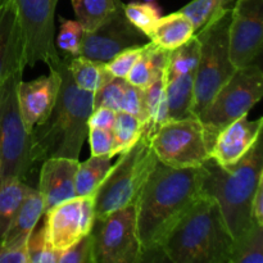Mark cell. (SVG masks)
<instances>
[{"mask_svg":"<svg viewBox=\"0 0 263 263\" xmlns=\"http://www.w3.org/2000/svg\"><path fill=\"white\" fill-rule=\"evenodd\" d=\"M112 166V157L109 156H91L85 162H79L74 176L77 197L95 194Z\"/></svg>","mask_w":263,"mask_h":263,"instance_id":"obj_25","label":"cell"},{"mask_svg":"<svg viewBox=\"0 0 263 263\" xmlns=\"http://www.w3.org/2000/svg\"><path fill=\"white\" fill-rule=\"evenodd\" d=\"M262 94L263 73L259 64L252 63L235 69L198 116L204 130L208 151L217 134L234 121L248 116L249 110L261 100Z\"/></svg>","mask_w":263,"mask_h":263,"instance_id":"obj_7","label":"cell"},{"mask_svg":"<svg viewBox=\"0 0 263 263\" xmlns=\"http://www.w3.org/2000/svg\"><path fill=\"white\" fill-rule=\"evenodd\" d=\"M87 139L90 143L91 156H109L113 158V139L112 130L105 128H89Z\"/></svg>","mask_w":263,"mask_h":263,"instance_id":"obj_39","label":"cell"},{"mask_svg":"<svg viewBox=\"0 0 263 263\" xmlns=\"http://www.w3.org/2000/svg\"><path fill=\"white\" fill-rule=\"evenodd\" d=\"M22 74L23 71L14 72L0 84V184L25 181L33 168L30 133L22 122L17 99Z\"/></svg>","mask_w":263,"mask_h":263,"instance_id":"obj_8","label":"cell"},{"mask_svg":"<svg viewBox=\"0 0 263 263\" xmlns=\"http://www.w3.org/2000/svg\"><path fill=\"white\" fill-rule=\"evenodd\" d=\"M195 35L192 22L181 12L161 17L149 35V40L166 50H175Z\"/></svg>","mask_w":263,"mask_h":263,"instance_id":"obj_21","label":"cell"},{"mask_svg":"<svg viewBox=\"0 0 263 263\" xmlns=\"http://www.w3.org/2000/svg\"><path fill=\"white\" fill-rule=\"evenodd\" d=\"M67 64L73 82L85 91H98L113 79L104 62L79 55L67 57Z\"/></svg>","mask_w":263,"mask_h":263,"instance_id":"obj_23","label":"cell"},{"mask_svg":"<svg viewBox=\"0 0 263 263\" xmlns=\"http://www.w3.org/2000/svg\"><path fill=\"white\" fill-rule=\"evenodd\" d=\"M58 263H97L91 233L85 235L66 251L61 252L58 256Z\"/></svg>","mask_w":263,"mask_h":263,"instance_id":"obj_36","label":"cell"},{"mask_svg":"<svg viewBox=\"0 0 263 263\" xmlns=\"http://www.w3.org/2000/svg\"><path fill=\"white\" fill-rule=\"evenodd\" d=\"M167 69L158 80L144 87V108H145V125L143 133L151 138L152 134L168 121V107L166 95Z\"/></svg>","mask_w":263,"mask_h":263,"instance_id":"obj_24","label":"cell"},{"mask_svg":"<svg viewBox=\"0 0 263 263\" xmlns=\"http://www.w3.org/2000/svg\"><path fill=\"white\" fill-rule=\"evenodd\" d=\"M95 194L64 200L44 212L43 223L50 248L66 251L91 231L95 222Z\"/></svg>","mask_w":263,"mask_h":263,"instance_id":"obj_12","label":"cell"},{"mask_svg":"<svg viewBox=\"0 0 263 263\" xmlns=\"http://www.w3.org/2000/svg\"><path fill=\"white\" fill-rule=\"evenodd\" d=\"M149 140L157 159L174 168L200 167L210 159L204 130L195 116L168 120Z\"/></svg>","mask_w":263,"mask_h":263,"instance_id":"obj_9","label":"cell"},{"mask_svg":"<svg viewBox=\"0 0 263 263\" xmlns=\"http://www.w3.org/2000/svg\"><path fill=\"white\" fill-rule=\"evenodd\" d=\"M229 263H263V226L254 223L234 240Z\"/></svg>","mask_w":263,"mask_h":263,"instance_id":"obj_29","label":"cell"},{"mask_svg":"<svg viewBox=\"0 0 263 263\" xmlns=\"http://www.w3.org/2000/svg\"><path fill=\"white\" fill-rule=\"evenodd\" d=\"M76 21L85 31H92L108 20L121 0H71Z\"/></svg>","mask_w":263,"mask_h":263,"instance_id":"obj_26","label":"cell"},{"mask_svg":"<svg viewBox=\"0 0 263 263\" xmlns=\"http://www.w3.org/2000/svg\"><path fill=\"white\" fill-rule=\"evenodd\" d=\"M204 175L203 166L174 168L157 159L135 203L143 261L161 252L167 233L202 197Z\"/></svg>","mask_w":263,"mask_h":263,"instance_id":"obj_1","label":"cell"},{"mask_svg":"<svg viewBox=\"0 0 263 263\" xmlns=\"http://www.w3.org/2000/svg\"><path fill=\"white\" fill-rule=\"evenodd\" d=\"M149 41L148 36L128 22L123 13V3H121L116 12L99 27L85 31L80 55L107 63L121 51L144 46Z\"/></svg>","mask_w":263,"mask_h":263,"instance_id":"obj_14","label":"cell"},{"mask_svg":"<svg viewBox=\"0 0 263 263\" xmlns=\"http://www.w3.org/2000/svg\"><path fill=\"white\" fill-rule=\"evenodd\" d=\"M199 59V40L197 36H193L184 45L170 53L168 64H167V79L195 72Z\"/></svg>","mask_w":263,"mask_h":263,"instance_id":"obj_30","label":"cell"},{"mask_svg":"<svg viewBox=\"0 0 263 263\" xmlns=\"http://www.w3.org/2000/svg\"><path fill=\"white\" fill-rule=\"evenodd\" d=\"M48 66L58 71L61 87L49 117L30 133L33 167L48 158L79 159L89 134L87 121L94 109V92L74 84L66 55H59Z\"/></svg>","mask_w":263,"mask_h":263,"instance_id":"obj_2","label":"cell"},{"mask_svg":"<svg viewBox=\"0 0 263 263\" xmlns=\"http://www.w3.org/2000/svg\"><path fill=\"white\" fill-rule=\"evenodd\" d=\"M195 72L171 77L166 81L168 120H181L193 116Z\"/></svg>","mask_w":263,"mask_h":263,"instance_id":"obj_22","label":"cell"},{"mask_svg":"<svg viewBox=\"0 0 263 263\" xmlns=\"http://www.w3.org/2000/svg\"><path fill=\"white\" fill-rule=\"evenodd\" d=\"M32 189L22 180H8L0 184V241L4 238L23 198Z\"/></svg>","mask_w":263,"mask_h":263,"instance_id":"obj_27","label":"cell"},{"mask_svg":"<svg viewBox=\"0 0 263 263\" xmlns=\"http://www.w3.org/2000/svg\"><path fill=\"white\" fill-rule=\"evenodd\" d=\"M97 263L143 262L136 226V207L130 204L104 218L95 220L91 229Z\"/></svg>","mask_w":263,"mask_h":263,"instance_id":"obj_10","label":"cell"},{"mask_svg":"<svg viewBox=\"0 0 263 263\" xmlns=\"http://www.w3.org/2000/svg\"><path fill=\"white\" fill-rule=\"evenodd\" d=\"M231 7L223 8L195 36L199 40V59L194 77L193 116L198 117L221 86L235 72L229 49Z\"/></svg>","mask_w":263,"mask_h":263,"instance_id":"obj_5","label":"cell"},{"mask_svg":"<svg viewBox=\"0 0 263 263\" xmlns=\"http://www.w3.org/2000/svg\"><path fill=\"white\" fill-rule=\"evenodd\" d=\"M144 125L138 117L126 112H116L112 134L115 139L113 157L125 153L133 148L136 141L143 135Z\"/></svg>","mask_w":263,"mask_h":263,"instance_id":"obj_28","label":"cell"},{"mask_svg":"<svg viewBox=\"0 0 263 263\" xmlns=\"http://www.w3.org/2000/svg\"><path fill=\"white\" fill-rule=\"evenodd\" d=\"M203 167L205 170L203 194L217 202L226 228L236 240L256 223L252 217V200L263 180L261 139L240 161L231 166H220L210 158Z\"/></svg>","mask_w":263,"mask_h":263,"instance_id":"obj_4","label":"cell"},{"mask_svg":"<svg viewBox=\"0 0 263 263\" xmlns=\"http://www.w3.org/2000/svg\"><path fill=\"white\" fill-rule=\"evenodd\" d=\"M25 68V45L17 9L9 0H0V84Z\"/></svg>","mask_w":263,"mask_h":263,"instance_id":"obj_18","label":"cell"},{"mask_svg":"<svg viewBox=\"0 0 263 263\" xmlns=\"http://www.w3.org/2000/svg\"><path fill=\"white\" fill-rule=\"evenodd\" d=\"M79 159L48 158L41 163L37 192L44 199L45 212L54 205L77 197L74 190Z\"/></svg>","mask_w":263,"mask_h":263,"instance_id":"obj_17","label":"cell"},{"mask_svg":"<svg viewBox=\"0 0 263 263\" xmlns=\"http://www.w3.org/2000/svg\"><path fill=\"white\" fill-rule=\"evenodd\" d=\"M28 263H58L57 252L50 248L45 235V228L41 221V225H36L27 240Z\"/></svg>","mask_w":263,"mask_h":263,"instance_id":"obj_34","label":"cell"},{"mask_svg":"<svg viewBox=\"0 0 263 263\" xmlns=\"http://www.w3.org/2000/svg\"><path fill=\"white\" fill-rule=\"evenodd\" d=\"M0 263H28L27 241L18 246L0 244Z\"/></svg>","mask_w":263,"mask_h":263,"instance_id":"obj_41","label":"cell"},{"mask_svg":"<svg viewBox=\"0 0 263 263\" xmlns=\"http://www.w3.org/2000/svg\"><path fill=\"white\" fill-rule=\"evenodd\" d=\"M49 69L50 73L48 76H41L32 81L21 80L18 85V107L22 122L28 133L45 122L57 102L61 87V76L57 69Z\"/></svg>","mask_w":263,"mask_h":263,"instance_id":"obj_15","label":"cell"},{"mask_svg":"<svg viewBox=\"0 0 263 263\" xmlns=\"http://www.w3.org/2000/svg\"><path fill=\"white\" fill-rule=\"evenodd\" d=\"M126 84L127 81L125 79L113 77L102 89L94 92V108L105 107L113 109L115 112H120L121 100H122Z\"/></svg>","mask_w":263,"mask_h":263,"instance_id":"obj_35","label":"cell"},{"mask_svg":"<svg viewBox=\"0 0 263 263\" xmlns=\"http://www.w3.org/2000/svg\"><path fill=\"white\" fill-rule=\"evenodd\" d=\"M170 53H171L170 50L159 48L156 44L149 41L143 46L138 61L135 62L125 80L140 89L149 86L166 72Z\"/></svg>","mask_w":263,"mask_h":263,"instance_id":"obj_20","label":"cell"},{"mask_svg":"<svg viewBox=\"0 0 263 263\" xmlns=\"http://www.w3.org/2000/svg\"><path fill=\"white\" fill-rule=\"evenodd\" d=\"M231 238L217 202L203 194L161 243V253L174 263H229Z\"/></svg>","mask_w":263,"mask_h":263,"instance_id":"obj_3","label":"cell"},{"mask_svg":"<svg viewBox=\"0 0 263 263\" xmlns=\"http://www.w3.org/2000/svg\"><path fill=\"white\" fill-rule=\"evenodd\" d=\"M161 12V8L154 2H131L123 4V13L128 22L148 37L157 21L162 17Z\"/></svg>","mask_w":263,"mask_h":263,"instance_id":"obj_31","label":"cell"},{"mask_svg":"<svg viewBox=\"0 0 263 263\" xmlns=\"http://www.w3.org/2000/svg\"><path fill=\"white\" fill-rule=\"evenodd\" d=\"M141 50H143V46H138V48L126 49V50L118 53L117 55H115L110 61L105 63L108 71L110 72L113 77L126 79L128 72L131 71V68L135 64V62L138 61Z\"/></svg>","mask_w":263,"mask_h":263,"instance_id":"obj_38","label":"cell"},{"mask_svg":"<svg viewBox=\"0 0 263 263\" xmlns=\"http://www.w3.org/2000/svg\"><path fill=\"white\" fill-rule=\"evenodd\" d=\"M61 20L58 36L55 39V46L66 57H79L84 41L85 30L77 21Z\"/></svg>","mask_w":263,"mask_h":263,"instance_id":"obj_33","label":"cell"},{"mask_svg":"<svg viewBox=\"0 0 263 263\" xmlns=\"http://www.w3.org/2000/svg\"><path fill=\"white\" fill-rule=\"evenodd\" d=\"M156 162L157 157L149 136L143 133L133 148L120 154V159L98 187L94 204L95 220L135 204Z\"/></svg>","mask_w":263,"mask_h":263,"instance_id":"obj_6","label":"cell"},{"mask_svg":"<svg viewBox=\"0 0 263 263\" xmlns=\"http://www.w3.org/2000/svg\"><path fill=\"white\" fill-rule=\"evenodd\" d=\"M252 217L254 222L263 226V180L259 181L252 200Z\"/></svg>","mask_w":263,"mask_h":263,"instance_id":"obj_42","label":"cell"},{"mask_svg":"<svg viewBox=\"0 0 263 263\" xmlns=\"http://www.w3.org/2000/svg\"><path fill=\"white\" fill-rule=\"evenodd\" d=\"M263 0H236L229 25L230 59L236 69L256 63L262 53Z\"/></svg>","mask_w":263,"mask_h":263,"instance_id":"obj_13","label":"cell"},{"mask_svg":"<svg viewBox=\"0 0 263 263\" xmlns=\"http://www.w3.org/2000/svg\"><path fill=\"white\" fill-rule=\"evenodd\" d=\"M226 7H230V0H192L179 12L192 22L197 33Z\"/></svg>","mask_w":263,"mask_h":263,"instance_id":"obj_32","label":"cell"},{"mask_svg":"<svg viewBox=\"0 0 263 263\" xmlns=\"http://www.w3.org/2000/svg\"><path fill=\"white\" fill-rule=\"evenodd\" d=\"M263 118L249 121L240 117L217 134L210 149V158L220 166H231L240 161L261 139Z\"/></svg>","mask_w":263,"mask_h":263,"instance_id":"obj_16","label":"cell"},{"mask_svg":"<svg viewBox=\"0 0 263 263\" xmlns=\"http://www.w3.org/2000/svg\"><path fill=\"white\" fill-rule=\"evenodd\" d=\"M18 13L26 67L49 64L59 57L55 46V8L59 0H9Z\"/></svg>","mask_w":263,"mask_h":263,"instance_id":"obj_11","label":"cell"},{"mask_svg":"<svg viewBox=\"0 0 263 263\" xmlns=\"http://www.w3.org/2000/svg\"><path fill=\"white\" fill-rule=\"evenodd\" d=\"M144 2H154V0H144Z\"/></svg>","mask_w":263,"mask_h":263,"instance_id":"obj_43","label":"cell"},{"mask_svg":"<svg viewBox=\"0 0 263 263\" xmlns=\"http://www.w3.org/2000/svg\"><path fill=\"white\" fill-rule=\"evenodd\" d=\"M44 212H45V208H44L43 197L37 192V189H31L23 198L0 244L18 246V244L26 243L33 229L40 222Z\"/></svg>","mask_w":263,"mask_h":263,"instance_id":"obj_19","label":"cell"},{"mask_svg":"<svg viewBox=\"0 0 263 263\" xmlns=\"http://www.w3.org/2000/svg\"><path fill=\"white\" fill-rule=\"evenodd\" d=\"M115 120V110L105 107H98L92 109L89 121H87V125H89V128H105V130H112Z\"/></svg>","mask_w":263,"mask_h":263,"instance_id":"obj_40","label":"cell"},{"mask_svg":"<svg viewBox=\"0 0 263 263\" xmlns=\"http://www.w3.org/2000/svg\"><path fill=\"white\" fill-rule=\"evenodd\" d=\"M120 112L130 113L135 116L145 125V108H144V95L143 89L131 85L130 82L126 84L125 91H123L122 100H121Z\"/></svg>","mask_w":263,"mask_h":263,"instance_id":"obj_37","label":"cell"}]
</instances>
